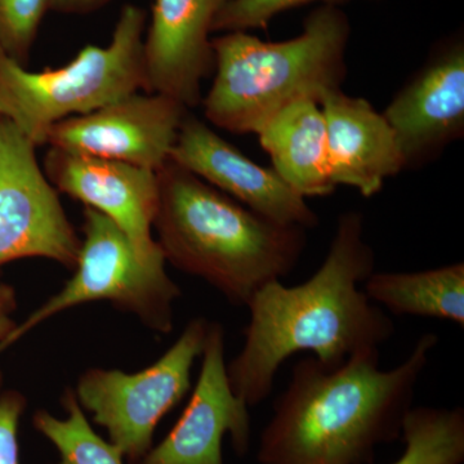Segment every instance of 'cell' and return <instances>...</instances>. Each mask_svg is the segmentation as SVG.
Listing matches in <instances>:
<instances>
[{"label":"cell","instance_id":"obj_1","mask_svg":"<svg viewBox=\"0 0 464 464\" xmlns=\"http://www.w3.org/2000/svg\"><path fill=\"white\" fill-rule=\"evenodd\" d=\"M375 271L374 250L364 239V217L340 216L328 255L315 274L295 286L266 284L249 304L243 347L227 364L232 390L257 406L273 391L280 366L311 353L335 368L364 351L380 350L395 324L360 285Z\"/></svg>","mask_w":464,"mask_h":464},{"label":"cell","instance_id":"obj_2","mask_svg":"<svg viewBox=\"0 0 464 464\" xmlns=\"http://www.w3.org/2000/svg\"><path fill=\"white\" fill-rule=\"evenodd\" d=\"M439 344L424 333L395 368L380 350L329 368L315 357L293 366L259 436V464H372L377 449L401 439L415 390Z\"/></svg>","mask_w":464,"mask_h":464},{"label":"cell","instance_id":"obj_3","mask_svg":"<svg viewBox=\"0 0 464 464\" xmlns=\"http://www.w3.org/2000/svg\"><path fill=\"white\" fill-rule=\"evenodd\" d=\"M154 226L166 261L246 306L266 284L288 276L306 231L276 224L173 161L158 170Z\"/></svg>","mask_w":464,"mask_h":464},{"label":"cell","instance_id":"obj_4","mask_svg":"<svg viewBox=\"0 0 464 464\" xmlns=\"http://www.w3.org/2000/svg\"><path fill=\"white\" fill-rule=\"evenodd\" d=\"M350 33L343 11L320 5L289 41L264 42L248 32L212 39L216 75L203 100L204 115L228 132L257 134L299 100L320 105L346 78Z\"/></svg>","mask_w":464,"mask_h":464},{"label":"cell","instance_id":"obj_5","mask_svg":"<svg viewBox=\"0 0 464 464\" xmlns=\"http://www.w3.org/2000/svg\"><path fill=\"white\" fill-rule=\"evenodd\" d=\"M145 32L146 12L127 5L109 45H87L60 69L29 72L0 50V116L38 148L60 121L149 92Z\"/></svg>","mask_w":464,"mask_h":464},{"label":"cell","instance_id":"obj_6","mask_svg":"<svg viewBox=\"0 0 464 464\" xmlns=\"http://www.w3.org/2000/svg\"><path fill=\"white\" fill-rule=\"evenodd\" d=\"M83 234L75 273L57 295L0 343V353L36 326L70 308L108 301L124 313L139 317L150 331H173V306L181 295L166 268L142 265L124 232L99 210L84 208Z\"/></svg>","mask_w":464,"mask_h":464},{"label":"cell","instance_id":"obj_7","mask_svg":"<svg viewBox=\"0 0 464 464\" xmlns=\"http://www.w3.org/2000/svg\"><path fill=\"white\" fill-rule=\"evenodd\" d=\"M208 328L204 317L192 319L160 359L137 373L94 368L79 377V405L130 464L141 462L154 448L158 424L190 391L192 366L203 353Z\"/></svg>","mask_w":464,"mask_h":464},{"label":"cell","instance_id":"obj_8","mask_svg":"<svg viewBox=\"0 0 464 464\" xmlns=\"http://www.w3.org/2000/svg\"><path fill=\"white\" fill-rule=\"evenodd\" d=\"M35 149L0 116V268L24 258H47L74 268L82 239L39 166Z\"/></svg>","mask_w":464,"mask_h":464},{"label":"cell","instance_id":"obj_9","mask_svg":"<svg viewBox=\"0 0 464 464\" xmlns=\"http://www.w3.org/2000/svg\"><path fill=\"white\" fill-rule=\"evenodd\" d=\"M188 110L164 94L137 92L90 114L53 125L47 145L158 172L169 160Z\"/></svg>","mask_w":464,"mask_h":464},{"label":"cell","instance_id":"obj_10","mask_svg":"<svg viewBox=\"0 0 464 464\" xmlns=\"http://www.w3.org/2000/svg\"><path fill=\"white\" fill-rule=\"evenodd\" d=\"M43 170L56 190L111 219L142 265L164 268L166 258L152 237L159 199L155 170L52 148Z\"/></svg>","mask_w":464,"mask_h":464},{"label":"cell","instance_id":"obj_11","mask_svg":"<svg viewBox=\"0 0 464 464\" xmlns=\"http://www.w3.org/2000/svg\"><path fill=\"white\" fill-rule=\"evenodd\" d=\"M248 409L228 380L224 326L209 322L190 401L172 431L139 464H225L222 441L227 433L237 456H246L250 447Z\"/></svg>","mask_w":464,"mask_h":464},{"label":"cell","instance_id":"obj_12","mask_svg":"<svg viewBox=\"0 0 464 464\" xmlns=\"http://www.w3.org/2000/svg\"><path fill=\"white\" fill-rule=\"evenodd\" d=\"M169 160L253 212L285 226L315 228L319 217L273 168L258 166L197 116L186 114Z\"/></svg>","mask_w":464,"mask_h":464},{"label":"cell","instance_id":"obj_13","mask_svg":"<svg viewBox=\"0 0 464 464\" xmlns=\"http://www.w3.org/2000/svg\"><path fill=\"white\" fill-rule=\"evenodd\" d=\"M398 140L404 169L438 157L464 133V47L438 52L383 112Z\"/></svg>","mask_w":464,"mask_h":464},{"label":"cell","instance_id":"obj_14","mask_svg":"<svg viewBox=\"0 0 464 464\" xmlns=\"http://www.w3.org/2000/svg\"><path fill=\"white\" fill-rule=\"evenodd\" d=\"M231 0H155L145 34L149 92L199 105L201 83L215 70L216 18Z\"/></svg>","mask_w":464,"mask_h":464},{"label":"cell","instance_id":"obj_15","mask_svg":"<svg viewBox=\"0 0 464 464\" xmlns=\"http://www.w3.org/2000/svg\"><path fill=\"white\" fill-rule=\"evenodd\" d=\"M320 108L335 186H350L371 198L381 191L387 179L404 170L392 128L368 100L348 96L338 88L324 94Z\"/></svg>","mask_w":464,"mask_h":464},{"label":"cell","instance_id":"obj_16","mask_svg":"<svg viewBox=\"0 0 464 464\" xmlns=\"http://www.w3.org/2000/svg\"><path fill=\"white\" fill-rule=\"evenodd\" d=\"M273 169L302 198L328 197L337 186L329 168L326 124L314 100H299L257 133Z\"/></svg>","mask_w":464,"mask_h":464},{"label":"cell","instance_id":"obj_17","mask_svg":"<svg viewBox=\"0 0 464 464\" xmlns=\"http://www.w3.org/2000/svg\"><path fill=\"white\" fill-rule=\"evenodd\" d=\"M362 290L393 315L447 320L464 328L463 262L417 273L374 271Z\"/></svg>","mask_w":464,"mask_h":464},{"label":"cell","instance_id":"obj_18","mask_svg":"<svg viewBox=\"0 0 464 464\" xmlns=\"http://www.w3.org/2000/svg\"><path fill=\"white\" fill-rule=\"evenodd\" d=\"M401 439L404 451L392 464H463L464 409L413 406Z\"/></svg>","mask_w":464,"mask_h":464},{"label":"cell","instance_id":"obj_19","mask_svg":"<svg viewBox=\"0 0 464 464\" xmlns=\"http://www.w3.org/2000/svg\"><path fill=\"white\" fill-rule=\"evenodd\" d=\"M67 418L53 417L47 411H36L33 424L60 454V464H124L123 453L92 429L79 405L74 391L67 390L63 398Z\"/></svg>","mask_w":464,"mask_h":464},{"label":"cell","instance_id":"obj_20","mask_svg":"<svg viewBox=\"0 0 464 464\" xmlns=\"http://www.w3.org/2000/svg\"><path fill=\"white\" fill-rule=\"evenodd\" d=\"M51 0H0V50L25 66Z\"/></svg>","mask_w":464,"mask_h":464},{"label":"cell","instance_id":"obj_21","mask_svg":"<svg viewBox=\"0 0 464 464\" xmlns=\"http://www.w3.org/2000/svg\"><path fill=\"white\" fill-rule=\"evenodd\" d=\"M350 0H231L216 18L213 33L248 32L261 29L289 9L311 3L338 7Z\"/></svg>","mask_w":464,"mask_h":464},{"label":"cell","instance_id":"obj_22","mask_svg":"<svg viewBox=\"0 0 464 464\" xmlns=\"http://www.w3.org/2000/svg\"><path fill=\"white\" fill-rule=\"evenodd\" d=\"M2 387L3 374L0 372V464H20L18 424L27 401L25 396L18 391H3Z\"/></svg>","mask_w":464,"mask_h":464},{"label":"cell","instance_id":"obj_23","mask_svg":"<svg viewBox=\"0 0 464 464\" xmlns=\"http://www.w3.org/2000/svg\"><path fill=\"white\" fill-rule=\"evenodd\" d=\"M17 308L16 290L8 284H0V343L16 329L14 314Z\"/></svg>","mask_w":464,"mask_h":464},{"label":"cell","instance_id":"obj_24","mask_svg":"<svg viewBox=\"0 0 464 464\" xmlns=\"http://www.w3.org/2000/svg\"><path fill=\"white\" fill-rule=\"evenodd\" d=\"M111 0H51L52 11L66 14H84L97 11Z\"/></svg>","mask_w":464,"mask_h":464}]
</instances>
